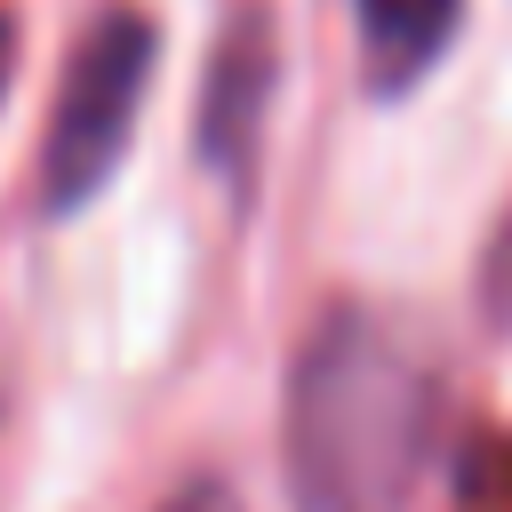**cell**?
<instances>
[{"label":"cell","mask_w":512,"mask_h":512,"mask_svg":"<svg viewBox=\"0 0 512 512\" xmlns=\"http://www.w3.org/2000/svg\"><path fill=\"white\" fill-rule=\"evenodd\" d=\"M296 512H408L432 456V376L360 304H336L288 376Z\"/></svg>","instance_id":"cell-1"},{"label":"cell","mask_w":512,"mask_h":512,"mask_svg":"<svg viewBox=\"0 0 512 512\" xmlns=\"http://www.w3.org/2000/svg\"><path fill=\"white\" fill-rule=\"evenodd\" d=\"M152 56H160V32L128 0L96 8L88 32L72 40V64L56 80V112L40 136V208L48 216H72L112 184V168L136 136L144 88H152Z\"/></svg>","instance_id":"cell-2"},{"label":"cell","mask_w":512,"mask_h":512,"mask_svg":"<svg viewBox=\"0 0 512 512\" xmlns=\"http://www.w3.org/2000/svg\"><path fill=\"white\" fill-rule=\"evenodd\" d=\"M264 96H272V24L264 8H240L216 40L208 64V104H200V152L216 176H248L256 160V128H264Z\"/></svg>","instance_id":"cell-3"},{"label":"cell","mask_w":512,"mask_h":512,"mask_svg":"<svg viewBox=\"0 0 512 512\" xmlns=\"http://www.w3.org/2000/svg\"><path fill=\"white\" fill-rule=\"evenodd\" d=\"M360 8V56H368V88L392 96L408 88L456 32L464 0H352Z\"/></svg>","instance_id":"cell-4"},{"label":"cell","mask_w":512,"mask_h":512,"mask_svg":"<svg viewBox=\"0 0 512 512\" xmlns=\"http://www.w3.org/2000/svg\"><path fill=\"white\" fill-rule=\"evenodd\" d=\"M160 512H240V496H232L224 480H184V488H176Z\"/></svg>","instance_id":"cell-5"},{"label":"cell","mask_w":512,"mask_h":512,"mask_svg":"<svg viewBox=\"0 0 512 512\" xmlns=\"http://www.w3.org/2000/svg\"><path fill=\"white\" fill-rule=\"evenodd\" d=\"M0 88H8V16H0Z\"/></svg>","instance_id":"cell-6"}]
</instances>
